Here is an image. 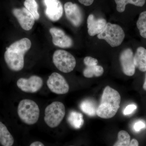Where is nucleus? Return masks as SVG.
<instances>
[{"mask_svg":"<svg viewBox=\"0 0 146 146\" xmlns=\"http://www.w3.org/2000/svg\"><path fill=\"white\" fill-rule=\"evenodd\" d=\"M31 46L29 39L24 38L16 41L7 48L5 52L6 63L11 70L18 72L24 66V56Z\"/></svg>","mask_w":146,"mask_h":146,"instance_id":"obj_1","label":"nucleus"},{"mask_svg":"<svg viewBox=\"0 0 146 146\" xmlns=\"http://www.w3.org/2000/svg\"><path fill=\"white\" fill-rule=\"evenodd\" d=\"M121 96L119 92L110 86H106L97 108V115L103 119L113 117L119 108Z\"/></svg>","mask_w":146,"mask_h":146,"instance_id":"obj_2","label":"nucleus"},{"mask_svg":"<svg viewBox=\"0 0 146 146\" xmlns=\"http://www.w3.org/2000/svg\"><path fill=\"white\" fill-rule=\"evenodd\" d=\"M39 112L38 105L32 100H22L18 104V116L27 124L32 125L36 123L39 119Z\"/></svg>","mask_w":146,"mask_h":146,"instance_id":"obj_3","label":"nucleus"},{"mask_svg":"<svg viewBox=\"0 0 146 146\" xmlns=\"http://www.w3.org/2000/svg\"><path fill=\"white\" fill-rule=\"evenodd\" d=\"M65 114V107L63 104L61 102H53L45 109L44 119L49 127L55 128L60 124Z\"/></svg>","mask_w":146,"mask_h":146,"instance_id":"obj_4","label":"nucleus"},{"mask_svg":"<svg viewBox=\"0 0 146 146\" xmlns=\"http://www.w3.org/2000/svg\"><path fill=\"white\" fill-rule=\"evenodd\" d=\"M98 37L106 40L111 47H115L122 43L125 33L122 28L118 25L107 23L104 30L98 35Z\"/></svg>","mask_w":146,"mask_h":146,"instance_id":"obj_5","label":"nucleus"},{"mask_svg":"<svg viewBox=\"0 0 146 146\" xmlns=\"http://www.w3.org/2000/svg\"><path fill=\"white\" fill-rule=\"evenodd\" d=\"M53 62L59 71L63 73L70 72L76 65L75 58L70 52L62 50H58L53 55Z\"/></svg>","mask_w":146,"mask_h":146,"instance_id":"obj_6","label":"nucleus"},{"mask_svg":"<svg viewBox=\"0 0 146 146\" xmlns=\"http://www.w3.org/2000/svg\"><path fill=\"white\" fill-rule=\"evenodd\" d=\"M47 84L52 92L57 94H67L70 88L65 78L56 72L53 73L50 76L47 80Z\"/></svg>","mask_w":146,"mask_h":146,"instance_id":"obj_7","label":"nucleus"},{"mask_svg":"<svg viewBox=\"0 0 146 146\" xmlns=\"http://www.w3.org/2000/svg\"><path fill=\"white\" fill-rule=\"evenodd\" d=\"M19 89L26 93H35L39 91L43 85V81L40 77L32 76L29 78H21L17 82Z\"/></svg>","mask_w":146,"mask_h":146,"instance_id":"obj_8","label":"nucleus"},{"mask_svg":"<svg viewBox=\"0 0 146 146\" xmlns=\"http://www.w3.org/2000/svg\"><path fill=\"white\" fill-rule=\"evenodd\" d=\"M12 13L24 30L29 31L32 29L35 20L33 15L25 7L13 9Z\"/></svg>","mask_w":146,"mask_h":146,"instance_id":"obj_9","label":"nucleus"},{"mask_svg":"<svg viewBox=\"0 0 146 146\" xmlns=\"http://www.w3.org/2000/svg\"><path fill=\"white\" fill-rule=\"evenodd\" d=\"M46 6L45 13L48 18L53 22L58 21L63 16V6L59 0H43Z\"/></svg>","mask_w":146,"mask_h":146,"instance_id":"obj_10","label":"nucleus"},{"mask_svg":"<svg viewBox=\"0 0 146 146\" xmlns=\"http://www.w3.org/2000/svg\"><path fill=\"white\" fill-rule=\"evenodd\" d=\"M65 16L74 26L79 27L83 21V15L81 9L77 5L71 2L64 5Z\"/></svg>","mask_w":146,"mask_h":146,"instance_id":"obj_11","label":"nucleus"},{"mask_svg":"<svg viewBox=\"0 0 146 146\" xmlns=\"http://www.w3.org/2000/svg\"><path fill=\"white\" fill-rule=\"evenodd\" d=\"M133 54L130 48L123 50L120 56V61L123 72L126 75L131 76L135 72V65L133 61Z\"/></svg>","mask_w":146,"mask_h":146,"instance_id":"obj_12","label":"nucleus"},{"mask_svg":"<svg viewBox=\"0 0 146 146\" xmlns=\"http://www.w3.org/2000/svg\"><path fill=\"white\" fill-rule=\"evenodd\" d=\"M49 31L52 36V42L55 46L63 48H70L72 46V40L66 35L62 30L52 27L50 29Z\"/></svg>","mask_w":146,"mask_h":146,"instance_id":"obj_13","label":"nucleus"},{"mask_svg":"<svg viewBox=\"0 0 146 146\" xmlns=\"http://www.w3.org/2000/svg\"><path fill=\"white\" fill-rule=\"evenodd\" d=\"M107 23L105 19H96L93 14H90L87 21L88 33L91 36L99 34L104 30Z\"/></svg>","mask_w":146,"mask_h":146,"instance_id":"obj_14","label":"nucleus"},{"mask_svg":"<svg viewBox=\"0 0 146 146\" xmlns=\"http://www.w3.org/2000/svg\"><path fill=\"white\" fill-rule=\"evenodd\" d=\"M133 61L135 67L141 72L146 71V49L143 47H140L136 50L133 56Z\"/></svg>","mask_w":146,"mask_h":146,"instance_id":"obj_15","label":"nucleus"},{"mask_svg":"<svg viewBox=\"0 0 146 146\" xmlns=\"http://www.w3.org/2000/svg\"><path fill=\"white\" fill-rule=\"evenodd\" d=\"M14 142V138L7 127L0 121V144L3 146H11Z\"/></svg>","mask_w":146,"mask_h":146,"instance_id":"obj_16","label":"nucleus"},{"mask_svg":"<svg viewBox=\"0 0 146 146\" xmlns=\"http://www.w3.org/2000/svg\"><path fill=\"white\" fill-rule=\"evenodd\" d=\"M68 121L70 124L76 129H80L84 122L82 114L75 111L70 112L68 117Z\"/></svg>","mask_w":146,"mask_h":146,"instance_id":"obj_17","label":"nucleus"},{"mask_svg":"<svg viewBox=\"0 0 146 146\" xmlns=\"http://www.w3.org/2000/svg\"><path fill=\"white\" fill-rule=\"evenodd\" d=\"M117 4V10L121 13L125 10L126 5L128 4L136 6L142 7L145 5L146 0H115Z\"/></svg>","mask_w":146,"mask_h":146,"instance_id":"obj_18","label":"nucleus"},{"mask_svg":"<svg viewBox=\"0 0 146 146\" xmlns=\"http://www.w3.org/2000/svg\"><path fill=\"white\" fill-rule=\"evenodd\" d=\"M104 72L103 68L100 65L86 66V68L84 70L83 75L87 78L99 77L103 74Z\"/></svg>","mask_w":146,"mask_h":146,"instance_id":"obj_19","label":"nucleus"},{"mask_svg":"<svg viewBox=\"0 0 146 146\" xmlns=\"http://www.w3.org/2000/svg\"><path fill=\"white\" fill-rule=\"evenodd\" d=\"M80 108L82 112L89 116H95L97 114L96 106L91 100H86L82 102Z\"/></svg>","mask_w":146,"mask_h":146,"instance_id":"obj_20","label":"nucleus"},{"mask_svg":"<svg viewBox=\"0 0 146 146\" xmlns=\"http://www.w3.org/2000/svg\"><path fill=\"white\" fill-rule=\"evenodd\" d=\"M24 5L33 15L35 20H39L40 16L38 12V5L35 0H25L24 2Z\"/></svg>","mask_w":146,"mask_h":146,"instance_id":"obj_21","label":"nucleus"},{"mask_svg":"<svg viewBox=\"0 0 146 146\" xmlns=\"http://www.w3.org/2000/svg\"><path fill=\"white\" fill-rule=\"evenodd\" d=\"M118 141L114 144V146H129L130 136L126 131L121 130L118 134Z\"/></svg>","mask_w":146,"mask_h":146,"instance_id":"obj_22","label":"nucleus"},{"mask_svg":"<svg viewBox=\"0 0 146 146\" xmlns=\"http://www.w3.org/2000/svg\"><path fill=\"white\" fill-rule=\"evenodd\" d=\"M136 25L141 36L146 38V11L140 14Z\"/></svg>","mask_w":146,"mask_h":146,"instance_id":"obj_23","label":"nucleus"},{"mask_svg":"<svg viewBox=\"0 0 146 146\" xmlns=\"http://www.w3.org/2000/svg\"><path fill=\"white\" fill-rule=\"evenodd\" d=\"M84 63L86 66H94L98 64V60L91 56H86L84 59Z\"/></svg>","mask_w":146,"mask_h":146,"instance_id":"obj_24","label":"nucleus"},{"mask_svg":"<svg viewBox=\"0 0 146 146\" xmlns=\"http://www.w3.org/2000/svg\"><path fill=\"white\" fill-rule=\"evenodd\" d=\"M137 108V106L134 104H130L127 106L125 108V109L124 110L123 113L124 115H130L132 113V112L134 111Z\"/></svg>","mask_w":146,"mask_h":146,"instance_id":"obj_25","label":"nucleus"},{"mask_svg":"<svg viewBox=\"0 0 146 146\" xmlns=\"http://www.w3.org/2000/svg\"><path fill=\"white\" fill-rule=\"evenodd\" d=\"M146 127V125L145 123L142 121H139L135 123L133 128L134 130L136 131H140L142 129Z\"/></svg>","mask_w":146,"mask_h":146,"instance_id":"obj_26","label":"nucleus"},{"mask_svg":"<svg viewBox=\"0 0 146 146\" xmlns=\"http://www.w3.org/2000/svg\"><path fill=\"white\" fill-rule=\"evenodd\" d=\"M79 2L83 5L88 6L91 5L94 2V0H78Z\"/></svg>","mask_w":146,"mask_h":146,"instance_id":"obj_27","label":"nucleus"},{"mask_svg":"<svg viewBox=\"0 0 146 146\" xmlns=\"http://www.w3.org/2000/svg\"><path fill=\"white\" fill-rule=\"evenodd\" d=\"M139 145V143L136 139H133L130 142L129 146H138Z\"/></svg>","mask_w":146,"mask_h":146,"instance_id":"obj_28","label":"nucleus"},{"mask_svg":"<svg viewBox=\"0 0 146 146\" xmlns=\"http://www.w3.org/2000/svg\"><path fill=\"white\" fill-rule=\"evenodd\" d=\"M30 146H44V145L41 142L39 141H36V142H33L31 144Z\"/></svg>","mask_w":146,"mask_h":146,"instance_id":"obj_29","label":"nucleus"},{"mask_svg":"<svg viewBox=\"0 0 146 146\" xmlns=\"http://www.w3.org/2000/svg\"><path fill=\"white\" fill-rule=\"evenodd\" d=\"M143 89H145V90H146V74L145 79V82H144L143 86Z\"/></svg>","mask_w":146,"mask_h":146,"instance_id":"obj_30","label":"nucleus"}]
</instances>
